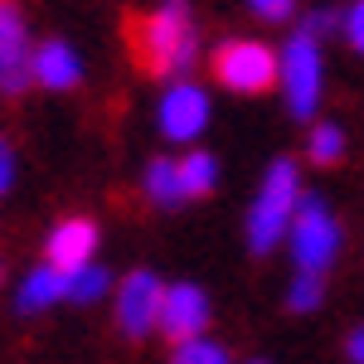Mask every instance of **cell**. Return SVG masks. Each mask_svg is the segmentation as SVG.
<instances>
[{
	"label": "cell",
	"mask_w": 364,
	"mask_h": 364,
	"mask_svg": "<svg viewBox=\"0 0 364 364\" xmlns=\"http://www.w3.org/2000/svg\"><path fill=\"white\" fill-rule=\"evenodd\" d=\"M345 355H350V364H364V326H355L345 336Z\"/></svg>",
	"instance_id": "603a6c76"
},
{
	"label": "cell",
	"mask_w": 364,
	"mask_h": 364,
	"mask_svg": "<svg viewBox=\"0 0 364 364\" xmlns=\"http://www.w3.org/2000/svg\"><path fill=\"white\" fill-rule=\"evenodd\" d=\"M340 25L336 10H316V15H306V25H301V34H311L316 44H321V34H331V29Z\"/></svg>",
	"instance_id": "ffe728a7"
},
{
	"label": "cell",
	"mask_w": 364,
	"mask_h": 364,
	"mask_svg": "<svg viewBox=\"0 0 364 364\" xmlns=\"http://www.w3.org/2000/svg\"><path fill=\"white\" fill-rule=\"evenodd\" d=\"M141 185H146L151 204H161V209H175V204L185 199V190H180V166H175V161H151Z\"/></svg>",
	"instance_id": "5bb4252c"
},
{
	"label": "cell",
	"mask_w": 364,
	"mask_h": 364,
	"mask_svg": "<svg viewBox=\"0 0 364 364\" xmlns=\"http://www.w3.org/2000/svg\"><path fill=\"white\" fill-rule=\"evenodd\" d=\"M175 166H180V190H185V199L214 195V185H219V161H214L209 151H190V156L175 161Z\"/></svg>",
	"instance_id": "4fadbf2b"
},
{
	"label": "cell",
	"mask_w": 364,
	"mask_h": 364,
	"mask_svg": "<svg viewBox=\"0 0 364 364\" xmlns=\"http://www.w3.org/2000/svg\"><path fill=\"white\" fill-rule=\"evenodd\" d=\"M345 39H350L355 54H364V0L350 5V15H345Z\"/></svg>",
	"instance_id": "d6986e66"
},
{
	"label": "cell",
	"mask_w": 364,
	"mask_h": 364,
	"mask_svg": "<svg viewBox=\"0 0 364 364\" xmlns=\"http://www.w3.org/2000/svg\"><path fill=\"white\" fill-rule=\"evenodd\" d=\"M127 34H132L136 63L156 78H180L199 58V34L185 5H161L156 15H136L127 25Z\"/></svg>",
	"instance_id": "6da1fadb"
},
{
	"label": "cell",
	"mask_w": 364,
	"mask_h": 364,
	"mask_svg": "<svg viewBox=\"0 0 364 364\" xmlns=\"http://www.w3.org/2000/svg\"><path fill=\"white\" fill-rule=\"evenodd\" d=\"M78 78H83V63H78V54H73V44L49 39V44L34 49V83L39 87L68 92V87H78Z\"/></svg>",
	"instance_id": "8fae6325"
},
{
	"label": "cell",
	"mask_w": 364,
	"mask_h": 364,
	"mask_svg": "<svg viewBox=\"0 0 364 364\" xmlns=\"http://www.w3.org/2000/svg\"><path fill=\"white\" fill-rule=\"evenodd\" d=\"M58 296H68V277H63V272H54V267L44 262V267H34V272H29V277L20 282L15 311H20V316H34V311L54 306Z\"/></svg>",
	"instance_id": "7c38bea8"
},
{
	"label": "cell",
	"mask_w": 364,
	"mask_h": 364,
	"mask_svg": "<svg viewBox=\"0 0 364 364\" xmlns=\"http://www.w3.org/2000/svg\"><path fill=\"white\" fill-rule=\"evenodd\" d=\"M296 209H301V180H296V161H287L282 156L277 166L267 170V180H262V190H257V204H252L248 214V248L262 257V252H272L291 233V219H296Z\"/></svg>",
	"instance_id": "7a4b0ae2"
},
{
	"label": "cell",
	"mask_w": 364,
	"mask_h": 364,
	"mask_svg": "<svg viewBox=\"0 0 364 364\" xmlns=\"http://www.w3.org/2000/svg\"><path fill=\"white\" fill-rule=\"evenodd\" d=\"M29 78H34V54H29V29L25 20L0 5V92H25Z\"/></svg>",
	"instance_id": "9c48e42d"
},
{
	"label": "cell",
	"mask_w": 364,
	"mask_h": 364,
	"mask_svg": "<svg viewBox=\"0 0 364 364\" xmlns=\"http://www.w3.org/2000/svg\"><path fill=\"white\" fill-rule=\"evenodd\" d=\"M340 224L331 219L326 199L321 195H306L296 219H291V257H296V272L306 277H326V267L340 257Z\"/></svg>",
	"instance_id": "3957f363"
},
{
	"label": "cell",
	"mask_w": 364,
	"mask_h": 364,
	"mask_svg": "<svg viewBox=\"0 0 364 364\" xmlns=\"http://www.w3.org/2000/svg\"><path fill=\"white\" fill-rule=\"evenodd\" d=\"M161 296H166V287L156 282V272H146L136 267L132 277L117 287V326H122V336L141 340L146 331H156V321H161Z\"/></svg>",
	"instance_id": "8992f818"
},
{
	"label": "cell",
	"mask_w": 364,
	"mask_h": 364,
	"mask_svg": "<svg viewBox=\"0 0 364 364\" xmlns=\"http://www.w3.org/2000/svg\"><path fill=\"white\" fill-rule=\"evenodd\" d=\"M277 83L287 92V107L291 117H301L311 122L316 107H321V44L311 39V34H291L287 39V49L277 54Z\"/></svg>",
	"instance_id": "277c9868"
},
{
	"label": "cell",
	"mask_w": 364,
	"mask_h": 364,
	"mask_svg": "<svg viewBox=\"0 0 364 364\" xmlns=\"http://www.w3.org/2000/svg\"><path fill=\"white\" fill-rule=\"evenodd\" d=\"M209 68H214V78L228 92L252 97V92H267V87L277 83V49H267L257 39H228V44L214 49Z\"/></svg>",
	"instance_id": "5b68a950"
},
{
	"label": "cell",
	"mask_w": 364,
	"mask_h": 364,
	"mask_svg": "<svg viewBox=\"0 0 364 364\" xmlns=\"http://www.w3.org/2000/svg\"><path fill=\"white\" fill-rule=\"evenodd\" d=\"M10 180H15V151L0 141V195L10 190Z\"/></svg>",
	"instance_id": "7402d4cb"
},
{
	"label": "cell",
	"mask_w": 364,
	"mask_h": 364,
	"mask_svg": "<svg viewBox=\"0 0 364 364\" xmlns=\"http://www.w3.org/2000/svg\"><path fill=\"white\" fill-rule=\"evenodd\" d=\"M306 156L316 161V166H336L340 156H345V132H340L336 122H321L316 132H311V146Z\"/></svg>",
	"instance_id": "9a60e30c"
},
{
	"label": "cell",
	"mask_w": 364,
	"mask_h": 364,
	"mask_svg": "<svg viewBox=\"0 0 364 364\" xmlns=\"http://www.w3.org/2000/svg\"><path fill=\"white\" fill-rule=\"evenodd\" d=\"M170 364H228V350L219 345V340H185V345H175V355H170Z\"/></svg>",
	"instance_id": "e0dca14e"
},
{
	"label": "cell",
	"mask_w": 364,
	"mask_h": 364,
	"mask_svg": "<svg viewBox=\"0 0 364 364\" xmlns=\"http://www.w3.org/2000/svg\"><path fill=\"white\" fill-rule=\"evenodd\" d=\"M321 287H326L321 277H306V272H296L291 291H287V306H291V311H316V306H321Z\"/></svg>",
	"instance_id": "ac0fdd59"
},
{
	"label": "cell",
	"mask_w": 364,
	"mask_h": 364,
	"mask_svg": "<svg viewBox=\"0 0 364 364\" xmlns=\"http://www.w3.org/2000/svg\"><path fill=\"white\" fill-rule=\"evenodd\" d=\"M252 364H267V360H252Z\"/></svg>",
	"instance_id": "d4e9b609"
},
{
	"label": "cell",
	"mask_w": 364,
	"mask_h": 364,
	"mask_svg": "<svg viewBox=\"0 0 364 364\" xmlns=\"http://www.w3.org/2000/svg\"><path fill=\"white\" fill-rule=\"evenodd\" d=\"M92 248H97V224H92V219H63V224L49 233L44 257H49V267H54V272L73 277L78 267L92 262Z\"/></svg>",
	"instance_id": "30bf717a"
},
{
	"label": "cell",
	"mask_w": 364,
	"mask_h": 364,
	"mask_svg": "<svg viewBox=\"0 0 364 364\" xmlns=\"http://www.w3.org/2000/svg\"><path fill=\"white\" fill-rule=\"evenodd\" d=\"M252 15H257V20H287L291 5H287V0H252Z\"/></svg>",
	"instance_id": "44dd1931"
},
{
	"label": "cell",
	"mask_w": 364,
	"mask_h": 364,
	"mask_svg": "<svg viewBox=\"0 0 364 364\" xmlns=\"http://www.w3.org/2000/svg\"><path fill=\"white\" fill-rule=\"evenodd\" d=\"M156 122H161V136H170V141H195L199 132L209 127V92H204V87H195L190 78H185V83H175L166 97H161Z\"/></svg>",
	"instance_id": "ba28073f"
},
{
	"label": "cell",
	"mask_w": 364,
	"mask_h": 364,
	"mask_svg": "<svg viewBox=\"0 0 364 364\" xmlns=\"http://www.w3.org/2000/svg\"><path fill=\"white\" fill-rule=\"evenodd\" d=\"M204 326H209V296L199 291L195 282H175V287H166L156 331H166L175 345H185V340L204 336Z\"/></svg>",
	"instance_id": "52a82bcc"
},
{
	"label": "cell",
	"mask_w": 364,
	"mask_h": 364,
	"mask_svg": "<svg viewBox=\"0 0 364 364\" xmlns=\"http://www.w3.org/2000/svg\"><path fill=\"white\" fill-rule=\"evenodd\" d=\"M0 277H5V262H0Z\"/></svg>",
	"instance_id": "cb8c5ba5"
},
{
	"label": "cell",
	"mask_w": 364,
	"mask_h": 364,
	"mask_svg": "<svg viewBox=\"0 0 364 364\" xmlns=\"http://www.w3.org/2000/svg\"><path fill=\"white\" fill-rule=\"evenodd\" d=\"M107 287H112L107 267L87 262V267H78V272L68 277V301H97V296H107Z\"/></svg>",
	"instance_id": "2e32d148"
}]
</instances>
